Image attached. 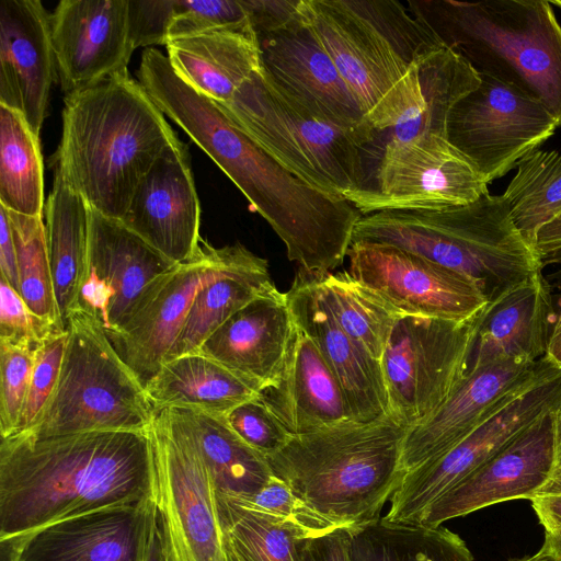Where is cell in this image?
Segmentation results:
<instances>
[{
  "label": "cell",
  "mask_w": 561,
  "mask_h": 561,
  "mask_svg": "<svg viewBox=\"0 0 561 561\" xmlns=\"http://www.w3.org/2000/svg\"><path fill=\"white\" fill-rule=\"evenodd\" d=\"M151 427L0 444V541L98 510L154 500Z\"/></svg>",
  "instance_id": "cell-1"
},
{
  "label": "cell",
  "mask_w": 561,
  "mask_h": 561,
  "mask_svg": "<svg viewBox=\"0 0 561 561\" xmlns=\"http://www.w3.org/2000/svg\"><path fill=\"white\" fill-rule=\"evenodd\" d=\"M178 139L141 83L119 73L65 96L53 162L91 209L121 220L142 178Z\"/></svg>",
  "instance_id": "cell-2"
},
{
  "label": "cell",
  "mask_w": 561,
  "mask_h": 561,
  "mask_svg": "<svg viewBox=\"0 0 561 561\" xmlns=\"http://www.w3.org/2000/svg\"><path fill=\"white\" fill-rule=\"evenodd\" d=\"M309 24L375 131L422 103L417 65L446 46L394 0H305Z\"/></svg>",
  "instance_id": "cell-3"
},
{
  "label": "cell",
  "mask_w": 561,
  "mask_h": 561,
  "mask_svg": "<svg viewBox=\"0 0 561 561\" xmlns=\"http://www.w3.org/2000/svg\"><path fill=\"white\" fill-rule=\"evenodd\" d=\"M407 430L389 414L368 423L348 420L293 435L266 459L273 476L309 507L354 531L381 518L399 486Z\"/></svg>",
  "instance_id": "cell-4"
},
{
  "label": "cell",
  "mask_w": 561,
  "mask_h": 561,
  "mask_svg": "<svg viewBox=\"0 0 561 561\" xmlns=\"http://www.w3.org/2000/svg\"><path fill=\"white\" fill-rule=\"evenodd\" d=\"M355 241L390 244L463 274L489 302L543 268L503 196L489 192L463 206L363 215Z\"/></svg>",
  "instance_id": "cell-5"
},
{
  "label": "cell",
  "mask_w": 561,
  "mask_h": 561,
  "mask_svg": "<svg viewBox=\"0 0 561 561\" xmlns=\"http://www.w3.org/2000/svg\"><path fill=\"white\" fill-rule=\"evenodd\" d=\"M409 11L479 73L540 100L561 127V25L546 0H409Z\"/></svg>",
  "instance_id": "cell-6"
},
{
  "label": "cell",
  "mask_w": 561,
  "mask_h": 561,
  "mask_svg": "<svg viewBox=\"0 0 561 561\" xmlns=\"http://www.w3.org/2000/svg\"><path fill=\"white\" fill-rule=\"evenodd\" d=\"M217 103L260 148L314 190L344 197L365 186L362 151L375 134L317 115L264 67L229 101Z\"/></svg>",
  "instance_id": "cell-7"
},
{
  "label": "cell",
  "mask_w": 561,
  "mask_h": 561,
  "mask_svg": "<svg viewBox=\"0 0 561 561\" xmlns=\"http://www.w3.org/2000/svg\"><path fill=\"white\" fill-rule=\"evenodd\" d=\"M67 333L57 387L37 423L24 434L47 438L149 430L156 410L102 325L77 308L68 319Z\"/></svg>",
  "instance_id": "cell-8"
},
{
  "label": "cell",
  "mask_w": 561,
  "mask_h": 561,
  "mask_svg": "<svg viewBox=\"0 0 561 561\" xmlns=\"http://www.w3.org/2000/svg\"><path fill=\"white\" fill-rule=\"evenodd\" d=\"M480 316L462 322L408 314L397 320L381 358L392 419L413 427L450 398L469 370Z\"/></svg>",
  "instance_id": "cell-9"
},
{
  "label": "cell",
  "mask_w": 561,
  "mask_h": 561,
  "mask_svg": "<svg viewBox=\"0 0 561 561\" xmlns=\"http://www.w3.org/2000/svg\"><path fill=\"white\" fill-rule=\"evenodd\" d=\"M154 501L167 561H228L215 488L187 427L173 409L156 411Z\"/></svg>",
  "instance_id": "cell-10"
},
{
  "label": "cell",
  "mask_w": 561,
  "mask_h": 561,
  "mask_svg": "<svg viewBox=\"0 0 561 561\" xmlns=\"http://www.w3.org/2000/svg\"><path fill=\"white\" fill-rule=\"evenodd\" d=\"M556 410H561V368L543 358L533 378L462 440L437 459L404 473L383 519L414 524L442 494Z\"/></svg>",
  "instance_id": "cell-11"
},
{
  "label": "cell",
  "mask_w": 561,
  "mask_h": 561,
  "mask_svg": "<svg viewBox=\"0 0 561 561\" xmlns=\"http://www.w3.org/2000/svg\"><path fill=\"white\" fill-rule=\"evenodd\" d=\"M476 167L447 138L423 135L388 139L376 184L344 196L362 215L463 206L488 193Z\"/></svg>",
  "instance_id": "cell-12"
},
{
  "label": "cell",
  "mask_w": 561,
  "mask_h": 561,
  "mask_svg": "<svg viewBox=\"0 0 561 561\" xmlns=\"http://www.w3.org/2000/svg\"><path fill=\"white\" fill-rule=\"evenodd\" d=\"M460 100L447 123V140L489 184L504 176L559 127L545 104L492 75Z\"/></svg>",
  "instance_id": "cell-13"
},
{
  "label": "cell",
  "mask_w": 561,
  "mask_h": 561,
  "mask_svg": "<svg viewBox=\"0 0 561 561\" xmlns=\"http://www.w3.org/2000/svg\"><path fill=\"white\" fill-rule=\"evenodd\" d=\"M350 274L400 313L468 321L489 301L470 277L407 250L377 242H352Z\"/></svg>",
  "instance_id": "cell-14"
},
{
  "label": "cell",
  "mask_w": 561,
  "mask_h": 561,
  "mask_svg": "<svg viewBox=\"0 0 561 561\" xmlns=\"http://www.w3.org/2000/svg\"><path fill=\"white\" fill-rule=\"evenodd\" d=\"M248 251L240 242L215 248L202 239L194 256L167 273L128 322L108 336L144 386L164 363L198 291L232 268Z\"/></svg>",
  "instance_id": "cell-15"
},
{
  "label": "cell",
  "mask_w": 561,
  "mask_h": 561,
  "mask_svg": "<svg viewBox=\"0 0 561 561\" xmlns=\"http://www.w3.org/2000/svg\"><path fill=\"white\" fill-rule=\"evenodd\" d=\"M175 265L121 220L90 208L88 265L77 308L93 317L110 336Z\"/></svg>",
  "instance_id": "cell-16"
},
{
  "label": "cell",
  "mask_w": 561,
  "mask_h": 561,
  "mask_svg": "<svg viewBox=\"0 0 561 561\" xmlns=\"http://www.w3.org/2000/svg\"><path fill=\"white\" fill-rule=\"evenodd\" d=\"M542 415L490 459L428 505L413 525L444 522L512 500H531L550 482L556 462V419Z\"/></svg>",
  "instance_id": "cell-17"
},
{
  "label": "cell",
  "mask_w": 561,
  "mask_h": 561,
  "mask_svg": "<svg viewBox=\"0 0 561 561\" xmlns=\"http://www.w3.org/2000/svg\"><path fill=\"white\" fill-rule=\"evenodd\" d=\"M56 71L66 95L128 73V0H61L50 15Z\"/></svg>",
  "instance_id": "cell-18"
},
{
  "label": "cell",
  "mask_w": 561,
  "mask_h": 561,
  "mask_svg": "<svg viewBox=\"0 0 561 561\" xmlns=\"http://www.w3.org/2000/svg\"><path fill=\"white\" fill-rule=\"evenodd\" d=\"M154 500L106 507L0 541L2 561H141Z\"/></svg>",
  "instance_id": "cell-19"
},
{
  "label": "cell",
  "mask_w": 561,
  "mask_h": 561,
  "mask_svg": "<svg viewBox=\"0 0 561 561\" xmlns=\"http://www.w3.org/2000/svg\"><path fill=\"white\" fill-rule=\"evenodd\" d=\"M543 358L536 363L507 358L469 366L450 398L426 420L407 430L401 448L402 471L407 473L451 449L519 391Z\"/></svg>",
  "instance_id": "cell-20"
},
{
  "label": "cell",
  "mask_w": 561,
  "mask_h": 561,
  "mask_svg": "<svg viewBox=\"0 0 561 561\" xmlns=\"http://www.w3.org/2000/svg\"><path fill=\"white\" fill-rule=\"evenodd\" d=\"M121 221L167 259L180 264L196 253L201 205L187 146H169L138 184Z\"/></svg>",
  "instance_id": "cell-21"
},
{
  "label": "cell",
  "mask_w": 561,
  "mask_h": 561,
  "mask_svg": "<svg viewBox=\"0 0 561 561\" xmlns=\"http://www.w3.org/2000/svg\"><path fill=\"white\" fill-rule=\"evenodd\" d=\"M257 37L264 69L287 93L336 125L376 134L313 33L306 4L300 20Z\"/></svg>",
  "instance_id": "cell-22"
},
{
  "label": "cell",
  "mask_w": 561,
  "mask_h": 561,
  "mask_svg": "<svg viewBox=\"0 0 561 561\" xmlns=\"http://www.w3.org/2000/svg\"><path fill=\"white\" fill-rule=\"evenodd\" d=\"M286 296L294 321L312 339L335 376L350 420L368 423L387 415L381 362L341 328L321 295L316 276L299 270Z\"/></svg>",
  "instance_id": "cell-23"
},
{
  "label": "cell",
  "mask_w": 561,
  "mask_h": 561,
  "mask_svg": "<svg viewBox=\"0 0 561 561\" xmlns=\"http://www.w3.org/2000/svg\"><path fill=\"white\" fill-rule=\"evenodd\" d=\"M56 71L50 15L38 0L0 1V104L39 136Z\"/></svg>",
  "instance_id": "cell-24"
},
{
  "label": "cell",
  "mask_w": 561,
  "mask_h": 561,
  "mask_svg": "<svg viewBox=\"0 0 561 561\" xmlns=\"http://www.w3.org/2000/svg\"><path fill=\"white\" fill-rule=\"evenodd\" d=\"M294 327L286 293L277 288L231 316L197 353L219 362L260 392L279 375Z\"/></svg>",
  "instance_id": "cell-25"
},
{
  "label": "cell",
  "mask_w": 561,
  "mask_h": 561,
  "mask_svg": "<svg viewBox=\"0 0 561 561\" xmlns=\"http://www.w3.org/2000/svg\"><path fill=\"white\" fill-rule=\"evenodd\" d=\"M259 398L291 435L350 420L335 376L296 322L279 375Z\"/></svg>",
  "instance_id": "cell-26"
},
{
  "label": "cell",
  "mask_w": 561,
  "mask_h": 561,
  "mask_svg": "<svg viewBox=\"0 0 561 561\" xmlns=\"http://www.w3.org/2000/svg\"><path fill=\"white\" fill-rule=\"evenodd\" d=\"M552 314V289L541 271L488 304L470 366L507 358L539 362L547 354Z\"/></svg>",
  "instance_id": "cell-27"
},
{
  "label": "cell",
  "mask_w": 561,
  "mask_h": 561,
  "mask_svg": "<svg viewBox=\"0 0 561 561\" xmlns=\"http://www.w3.org/2000/svg\"><path fill=\"white\" fill-rule=\"evenodd\" d=\"M165 47L178 76L217 102L229 101L263 67L259 37L250 20L172 38Z\"/></svg>",
  "instance_id": "cell-28"
},
{
  "label": "cell",
  "mask_w": 561,
  "mask_h": 561,
  "mask_svg": "<svg viewBox=\"0 0 561 561\" xmlns=\"http://www.w3.org/2000/svg\"><path fill=\"white\" fill-rule=\"evenodd\" d=\"M145 389L156 411L185 409L219 416L259 394L232 370L197 352L163 363Z\"/></svg>",
  "instance_id": "cell-29"
},
{
  "label": "cell",
  "mask_w": 561,
  "mask_h": 561,
  "mask_svg": "<svg viewBox=\"0 0 561 561\" xmlns=\"http://www.w3.org/2000/svg\"><path fill=\"white\" fill-rule=\"evenodd\" d=\"M44 213L56 302L67 330L68 319L78 306L88 265L90 208L55 169L54 185Z\"/></svg>",
  "instance_id": "cell-30"
},
{
  "label": "cell",
  "mask_w": 561,
  "mask_h": 561,
  "mask_svg": "<svg viewBox=\"0 0 561 561\" xmlns=\"http://www.w3.org/2000/svg\"><path fill=\"white\" fill-rule=\"evenodd\" d=\"M191 433L211 478L216 496L241 500L259 492L272 477L264 455L249 446L225 416L173 409Z\"/></svg>",
  "instance_id": "cell-31"
},
{
  "label": "cell",
  "mask_w": 561,
  "mask_h": 561,
  "mask_svg": "<svg viewBox=\"0 0 561 561\" xmlns=\"http://www.w3.org/2000/svg\"><path fill=\"white\" fill-rule=\"evenodd\" d=\"M276 289L267 260L249 250L232 268L198 291L164 363L197 352L231 316Z\"/></svg>",
  "instance_id": "cell-32"
},
{
  "label": "cell",
  "mask_w": 561,
  "mask_h": 561,
  "mask_svg": "<svg viewBox=\"0 0 561 561\" xmlns=\"http://www.w3.org/2000/svg\"><path fill=\"white\" fill-rule=\"evenodd\" d=\"M422 103L394 127L388 139L407 140L423 135L447 138V123L455 105L480 82L479 72L455 49L444 46L417 65Z\"/></svg>",
  "instance_id": "cell-33"
},
{
  "label": "cell",
  "mask_w": 561,
  "mask_h": 561,
  "mask_svg": "<svg viewBox=\"0 0 561 561\" xmlns=\"http://www.w3.org/2000/svg\"><path fill=\"white\" fill-rule=\"evenodd\" d=\"M0 204L8 210L43 217L44 165L39 138L24 115L0 104Z\"/></svg>",
  "instance_id": "cell-34"
},
{
  "label": "cell",
  "mask_w": 561,
  "mask_h": 561,
  "mask_svg": "<svg viewBox=\"0 0 561 561\" xmlns=\"http://www.w3.org/2000/svg\"><path fill=\"white\" fill-rule=\"evenodd\" d=\"M352 554L354 561H474L466 542L447 528L382 517L353 531Z\"/></svg>",
  "instance_id": "cell-35"
},
{
  "label": "cell",
  "mask_w": 561,
  "mask_h": 561,
  "mask_svg": "<svg viewBox=\"0 0 561 561\" xmlns=\"http://www.w3.org/2000/svg\"><path fill=\"white\" fill-rule=\"evenodd\" d=\"M314 276L325 304L341 328L381 362L392 328L404 314L354 278L348 271Z\"/></svg>",
  "instance_id": "cell-36"
},
{
  "label": "cell",
  "mask_w": 561,
  "mask_h": 561,
  "mask_svg": "<svg viewBox=\"0 0 561 561\" xmlns=\"http://www.w3.org/2000/svg\"><path fill=\"white\" fill-rule=\"evenodd\" d=\"M515 167L502 196L515 226L536 249L541 228L561 216V153L536 149Z\"/></svg>",
  "instance_id": "cell-37"
},
{
  "label": "cell",
  "mask_w": 561,
  "mask_h": 561,
  "mask_svg": "<svg viewBox=\"0 0 561 561\" xmlns=\"http://www.w3.org/2000/svg\"><path fill=\"white\" fill-rule=\"evenodd\" d=\"M8 214L16 249L19 294L36 317L56 331H67L57 308L43 217Z\"/></svg>",
  "instance_id": "cell-38"
},
{
  "label": "cell",
  "mask_w": 561,
  "mask_h": 561,
  "mask_svg": "<svg viewBox=\"0 0 561 561\" xmlns=\"http://www.w3.org/2000/svg\"><path fill=\"white\" fill-rule=\"evenodd\" d=\"M224 542L245 561H299L298 535L267 517L216 496Z\"/></svg>",
  "instance_id": "cell-39"
},
{
  "label": "cell",
  "mask_w": 561,
  "mask_h": 561,
  "mask_svg": "<svg viewBox=\"0 0 561 561\" xmlns=\"http://www.w3.org/2000/svg\"><path fill=\"white\" fill-rule=\"evenodd\" d=\"M229 501L289 528L300 539L319 537L344 528L309 507L284 481L273 474L252 496Z\"/></svg>",
  "instance_id": "cell-40"
},
{
  "label": "cell",
  "mask_w": 561,
  "mask_h": 561,
  "mask_svg": "<svg viewBox=\"0 0 561 561\" xmlns=\"http://www.w3.org/2000/svg\"><path fill=\"white\" fill-rule=\"evenodd\" d=\"M67 339V331L54 332L36 348L27 393L12 435L30 431L42 416L58 383Z\"/></svg>",
  "instance_id": "cell-41"
},
{
  "label": "cell",
  "mask_w": 561,
  "mask_h": 561,
  "mask_svg": "<svg viewBox=\"0 0 561 561\" xmlns=\"http://www.w3.org/2000/svg\"><path fill=\"white\" fill-rule=\"evenodd\" d=\"M36 348L0 340V434L15 431L27 393Z\"/></svg>",
  "instance_id": "cell-42"
},
{
  "label": "cell",
  "mask_w": 561,
  "mask_h": 561,
  "mask_svg": "<svg viewBox=\"0 0 561 561\" xmlns=\"http://www.w3.org/2000/svg\"><path fill=\"white\" fill-rule=\"evenodd\" d=\"M247 21L248 12L241 0H175L168 41Z\"/></svg>",
  "instance_id": "cell-43"
},
{
  "label": "cell",
  "mask_w": 561,
  "mask_h": 561,
  "mask_svg": "<svg viewBox=\"0 0 561 561\" xmlns=\"http://www.w3.org/2000/svg\"><path fill=\"white\" fill-rule=\"evenodd\" d=\"M225 419L241 439L265 457L283 448L293 436L259 394L236 407Z\"/></svg>",
  "instance_id": "cell-44"
},
{
  "label": "cell",
  "mask_w": 561,
  "mask_h": 561,
  "mask_svg": "<svg viewBox=\"0 0 561 561\" xmlns=\"http://www.w3.org/2000/svg\"><path fill=\"white\" fill-rule=\"evenodd\" d=\"M54 332L58 331L36 317L0 276V340L37 348Z\"/></svg>",
  "instance_id": "cell-45"
},
{
  "label": "cell",
  "mask_w": 561,
  "mask_h": 561,
  "mask_svg": "<svg viewBox=\"0 0 561 561\" xmlns=\"http://www.w3.org/2000/svg\"><path fill=\"white\" fill-rule=\"evenodd\" d=\"M175 0H128V28L134 49L165 45Z\"/></svg>",
  "instance_id": "cell-46"
},
{
  "label": "cell",
  "mask_w": 561,
  "mask_h": 561,
  "mask_svg": "<svg viewBox=\"0 0 561 561\" xmlns=\"http://www.w3.org/2000/svg\"><path fill=\"white\" fill-rule=\"evenodd\" d=\"M257 36L280 31L305 15V0H241Z\"/></svg>",
  "instance_id": "cell-47"
},
{
  "label": "cell",
  "mask_w": 561,
  "mask_h": 561,
  "mask_svg": "<svg viewBox=\"0 0 561 561\" xmlns=\"http://www.w3.org/2000/svg\"><path fill=\"white\" fill-rule=\"evenodd\" d=\"M352 538L353 530L337 528L323 536L299 539V561H354Z\"/></svg>",
  "instance_id": "cell-48"
},
{
  "label": "cell",
  "mask_w": 561,
  "mask_h": 561,
  "mask_svg": "<svg viewBox=\"0 0 561 561\" xmlns=\"http://www.w3.org/2000/svg\"><path fill=\"white\" fill-rule=\"evenodd\" d=\"M0 271L9 285L19 293L16 249L8 209L0 204Z\"/></svg>",
  "instance_id": "cell-49"
},
{
  "label": "cell",
  "mask_w": 561,
  "mask_h": 561,
  "mask_svg": "<svg viewBox=\"0 0 561 561\" xmlns=\"http://www.w3.org/2000/svg\"><path fill=\"white\" fill-rule=\"evenodd\" d=\"M530 502L546 530H561V491L541 492Z\"/></svg>",
  "instance_id": "cell-50"
},
{
  "label": "cell",
  "mask_w": 561,
  "mask_h": 561,
  "mask_svg": "<svg viewBox=\"0 0 561 561\" xmlns=\"http://www.w3.org/2000/svg\"><path fill=\"white\" fill-rule=\"evenodd\" d=\"M141 561H167L156 501L148 520Z\"/></svg>",
  "instance_id": "cell-51"
},
{
  "label": "cell",
  "mask_w": 561,
  "mask_h": 561,
  "mask_svg": "<svg viewBox=\"0 0 561 561\" xmlns=\"http://www.w3.org/2000/svg\"><path fill=\"white\" fill-rule=\"evenodd\" d=\"M536 250L540 259L561 252V216L541 228L538 232Z\"/></svg>",
  "instance_id": "cell-52"
},
{
  "label": "cell",
  "mask_w": 561,
  "mask_h": 561,
  "mask_svg": "<svg viewBox=\"0 0 561 561\" xmlns=\"http://www.w3.org/2000/svg\"><path fill=\"white\" fill-rule=\"evenodd\" d=\"M545 358L550 364L561 368V309L553 321Z\"/></svg>",
  "instance_id": "cell-53"
},
{
  "label": "cell",
  "mask_w": 561,
  "mask_h": 561,
  "mask_svg": "<svg viewBox=\"0 0 561 561\" xmlns=\"http://www.w3.org/2000/svg\"><path fill=\"white\" fill-rule=\"evenodd\" d=\"M540 550L552 561H561V530H546L545 541Z\"/></svg>",
  "instance_id": "cell-54"
},
{
  "label": "cell",
  "mask_w": 561,
  "mask_h": 561,
  "mask_svg": "<svg viewBox=\"0 0 561 561\" xmlns=\"http://www.w3.org/2000/svg\"><path fill=\"white\" fill-rule=\"evenodd\" d=\"M542 266L551 265V264H560L561 265V252H557L550 255H547L541 259ZM551 282H549L551 289L554 288L558 291V295L561 299V267L553 272L551 275Z\"/></svg>",
  "instance_id": "cell-55"
},
{
  "label": "cell",
  "mask_w": 561,
  "mask_h": 561,
  "mask_svg": "<svg viewBox=\"0 0 561 561\" xmlns=\"http://www.w3.org/2000/svg\"><path fill=\"white\" fill-rule=\"evenodd\" d=\"M561 476V414L556 419V462L552 478Z\"/></svg>",
  "instance_id": "cell-56"
},
{
  "label": "cell",
  "mask_w": 561,
  "mask_h": 561,
  "mask_svg": "<svg viewBox=\"0 0 561 561\" xmlns=\"http://www.w3.org/2000/svg\"><path fill=\"white\" fill-rule=\"evenodd\" d=\"M546 491H561V476L552 478L541 492Z\"/></svg>",
  "instance_id": "cell-57"
},
{
  "label": "cell",
  "mask_w": 561,
  "mask_h": 561,
  "mask_svg": "<svg viewBox=\"0 0 561 561\" xmlns=\"http://www.w3.org/2000/svg\"><path fill=\"white\" fill-rule=\"evenodd\" d=\"M517 561H552L545 552L539 550L536 554Z\"/></svg>",
  "instance_id": "cell-58"
},
{
  "label": "cell",
  "mask_w": 561,
  "mask_h": 561,
  "mask_svg": "<svg viewBox=\"0 0 561 561\" xmlns=\"http://www.w3.org/2000/svg\"><path fill=\"white\" fill-rule=\"evenodd\" d=\"M551 5H557L558 8L561 9V0H553V1H550Z\"/></svg>",
  "instance_id": "cell-59"
},
{
  "label": "cell",
  "mask_w": 561,
  "mask_h": 561,
  "mask_svg": "<svg viewBox=\"0 0 561 561\" xmlns=\"http://www.w3.org/2000/svg\"><path fill=\"white\" fill-rule=\"evenodd\" d=\"M559 414H561V411L559 412Z\"/></svg>",
  "instance_id": "cell-60"
}]
</instances>
